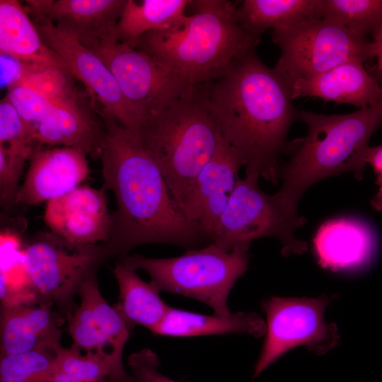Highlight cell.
I'll return each mask as SVG.
<instances>
[{"mask_svg":"<svg viewBox=\"0 0 382 382\" xmlns=\"http://www.w3.org/2000/svg\"><path fill=\"white\" fill-rule=\"evenodd\" d=\"M189 3L188 0H127L115 28L116 38L133 47L142 35L181 21Z\"/></svg>","mask_w":382,"mask_h":382,"instance_id":"25","label":"cell"},{"mask_svg":"<svg viewBox=\"0 0 382 382\" xmlns=\"http://www.w3.org/2000/svg\"><path fill=\"white\" fill-rule=\"evenodd\" d=\"M375 239L364 222L351 218H337L323 223L313 238L318 263L332 271L356 269L372 258Z\"/></svg>","mask_w":382,"mask_h":382,"instance_id":"20","label":"cell"},{"mask_svg":"<svg viewBox=\"0 0 382 382\" xmlns=\"http://www.w3.org/2000/svg\"><path fill=\"white\" fill-rule=\"evenodd\" d=\"M29 128L45 117L57 105L21 86L8 88L6 96Z\"/></svg>","mask_w":382,"mask_h":382,"instance_id":"33","label":"cell"},{"mask_svg":"<svg viewBox=\"0 0 382 382\" xmlns=\"http://www.w3.org/2000/svg\"><path fill=\"white\" fill-rule=\"evenodd\" d=\"M297 117L307 126V135L281 166L282 185L276 192L295 209L306 190L320 180L347 172L362 179L369 141L382 122V100L345 115L299 110Z\"/></svg>","mask_w":382,"mask_h":382,"instance_id":"5","label":"cell"},{"mask_svg":"<svg viewBox=\"0 0 382 382\" xmlns=\"http://www.w3.org/2000/svg\"><path fill=\"white\" fill-rule=\"evenodd\" d=\"M120 289L115 309L132 330L141 325L151 332L160 323L169 306L159 296L160 291L146 283L136 270L119 260L113 270Z\"/></svg>","mask_w":382,"mask_h":382,"instance_id":"24","label":"cell"},{"mask_svg":"<svg viewBox=\"0 0 382 382\" xmlns=\"http://www.w3.org/2000/svg\"><path fill=\"white\" fill-rule=\"evenodd\" d=\"M22 68L21 62L8 59V57L1 54V81L2 84H6L8 88L11 87L17 81Z\"/></svg>","mask_w":382,"mask_h":382,"instance_id":"36","label":"cell"},{"mask_svg":"<svg viewBox=\"0 0 382 382\" xmlns=\"http://www.w3.org/2000/svg\"><path fill=\"white\" fill-rule=\"evenodd\" d=\"M0 146L29 158L36 146L28 124L6 96L0 102Z\"/></svg>","mask_w":382,"mask_h":382,"instance_id":"31","label":"cell"},{"mask_svg":"<svg viewBox=\"0 0 382 382\" xmlns=\"http://www.w3.org/2000/svg\"><path fill=\"white\" fill-rule=\"evenodd\" d=\"M265 332L266 323L253 312L210 316L170 306L160 323L151 331L156 335L174 337L248 334L257 338L265 335Z\"/></svg>","mask_w":382,"mask_h":382,"instance_id":"23","label":"cell"},{"mask_svg":"<svg viewBox=\"0 0 382 382\" xmlns=\"http://www.w3.org/2000/svg\"><path fill=\"white\" fill-rule=\"evenodd\" d=\"M249 248L243 245L226 251L210 243L174 257L128 255L119 260L136 270L146 271L160 292L194 299L209 306L214 314L227 316L231 313L227 306L229 294L248 267Z\"/></svg>","mask_w":382,"mask_h":382,"instance_id":"6","label":"cell"},{"mask_svg":"<svg viewBox=\"0 0 382 382\" xmlns=\"http://www.w3.org/2000/svg\"><path fill=\"white\" fill-rule=\"evenodd\" d=\"M318 6V0H244L236 16L248 33L261 37L270 28L317 17Z\"/></svg>","mask_w":382,"mask_h":382,"instance_id":"26","label":"cell"},{"mask_svg":"<svg viewBox=\"0 0 382 382\" xmlns=\"http://www.w3.org/2000/svg\"><path fill=\"white\" fill-rule=\"evenodd\" d=\"M364 62L352 60L291 87V97L310 96L364 108L382 100V86L364 68Z\"/></svg>","mask_w":382,"mask_h":382,"instance_id":"18","label":"cell"},{"mask_svg":"<svg viewBox=\"0 0 382 382\" xmlns=\"http://www.w3.org/2000/svg\"><path fill=\"white\" fill-rule=\"evenodd\" d=\"M281 54L274 71L289 86L352 60L373 57L371 41L327 18L313 17L272 30Z\"/></svg>","mask_w":382,"mask_h":382,"instance_id":"8","label":"cell"},{"mask_svg":"<svg viewBox=\"0 0 382 382\" xmlns=\"http://www.w3.org/2000/svg\"><path fill=\"white\" fill-rule=\"evenodd\" d=\"M30 285L50 303H65L100 262L110 256L106 243L69 242L52 231L40 232L24 248Z\"/></svg>","mask_w":382,"mask_h":382,"instance_id":"10","label":"cell"},{"mask_svg":"<svg viewBox=\"0 0 382 382\" xmlns=\"http://www.w3.org/2000/svg\"><path fill=\"white\" fill-rule=\"evenodd\" d=\"M45 382H86L62 371H55Z\"/></svg>","mask_w":382,"mask_h":382,"instance_id":"38","label":"cell"},{"mask_svg":"<svg viewBox=\"0 0 382 382\" xmlns=\"http://www.w3.org/2000/svg\"><path fill=\"white\" fill-rule=\"evenodd\" d=\"M135 132L175 203L190 219L197 177L221 138L202 85L191 86L170 105L146 118Z\"/></svg>","mask_w":382,"mask_h":382,"instance_id":"4","label":"cell"},{"mask_svg":"<svg viewBox=\"0 0 382 382\" xmlns=\"http://www.w3.org/2000/svg\"><path fill=\"white\" fill-rule=\"evenodd\" d=\"M334 297L325 294L311 299L273 296L262 301L267 318L265 338L253 379L293 348L306 346L322 355L339 344L337 325L324 319L325 311Z\"/></svg>","mask_w":382,"mask_h":382,"instance_id":"9","label":"cell"},{"mask_svg":"<svg viewBox=\"0 0 382 382\" xmlns=\"http://www.w3.org/2000/svg\"><path fill=\"white\" fill-rule=\"evenodd\" d=\"M317 16L331 19L361 38L382 25V0H318Z\"/></svg>","mask_w":382,"mask_h":382,"instance_id":"28","label":"cell"},{"mask_svg":"<svg viewBox=\"0 0 382 382\" xmlns=\"http://www.w3.org/2000/svg\"><path fill=\"white\" fill-rule=\"evenodd\" d=\"M63 320L50 303L35 301L3 308L1 313V355L27 352L60 345Z\"/></svg>","mask_w":382,"mask_h":382,"instance_id":"19","label":"cell"},{"mask_svg":"<svg viewBox=\"0 0 382 382\" xmlns=\"http://www.w3.org/2000/svg\"><path fill=\"white\" fill-rule=\"evenodd\" d=\"M29 15L44 43L64 62L72 76L83 83L93 104L98 100L103 111L126 128L137 131L144 119L125 98L103 60L65 29L40 16Z\"/></svg>","mask_w":382,"mask_h":382,"instance_id":"12","label":"cell"},{"mask_svg":"<svg viewBox=\"0 0 382 382\" xmlns=\"http://www.w3.org/2000/svg\"><path fill=\"white\" fill-rule=\"evenodd\" d=\"M195 12L175 25L148 32L132 47L146 54L190 86L214 81L260 37L237 21L235 4L226 0L190 1Z\"/></svg>","mask_w":382,"mask_h":382,"instance_id":"3","label":"cell"},{"mask_svg":"<svg viewBox=\"0 0 382 382\" xmlns=\"http://www.w3.org/2000/svg\"><path fill=\"white\" fill-rule=\"evenodd\" d=\"M27 156L0 146V201L3 207L16 203L19 190L18 181L23 173Z\"/></svg>","mask_w":382,"mask_h":382,"instance_id":"32","label":"cell"},{"mask_svg":"<svg viewBox=\"0 0 382 382\" xmlns=\"http://www.w3.org/2000/svg\"><path fill=\"white\" fill-rule=\"evenodd\" d=\"M61 346L1 355L0 382H45L56 371Z\"/></svg>","mask_w":382,"mask_h":382,"instance_id":"29","label":"cell"},{"mask_svg":"<svg viewBox=\"0 0 382 382\" xmlns=\"http://www.w3.org/2000/svg\"><path fill=\"white\" fill-rule=\"evenodd\" d=\"M260 177L251 172L238 178L212 243L231 251L239 245H250L256 239L275 237L282 243L284 256L304 253L307 244L298 239L295 232L306 224V219L285 204L276 193H265L259 185Z\"/></svg>","mask_w":382,"mask_h":382,"instance_id":"7","label":"cell"},{"mask_svg":"<svg viewBox=\"0 0 382 382\" xmlns=\"http://www.w3.org/2000/svg\"><path fill=\"white\" fill-rule=\"evenodd\" d=\"M0 52L22 62L50 65L69 72L44 43L25 7L17 0L0 1Z\"/></svg>","mask_w":382,"mask_h":382,"instance_id":"22","label":"cell"},{"mask_svg":"<svg viewBox=\"0 0 382 382\" xmlns=\"http://www.w3.org/2000/svg\"><path fill=\"white\" fill-rule=\"evenodd\" d=\"M108 382H110V381H109V379H108Z\"/></svg>","mask_w":382,"mask_h":382,"instance_id":"40","label":"cell"},{"mask_svg":"<svg viewBox=\"0 0 382 382\" xmlns=\"http://www.w3.org/2000/svg\"><path fill=\"white\" fill-rule=\"evenodd\" d=\"M127 364L139 382H177L159 371L158 357L151 349L145 348L132 354Z\"/></svg>","mask_w":382,"mask_h":382,"instance_id":"34","label":"cell"},{"mask_svg":"<svg viewBox=\"0 0 382 382\" xmlns=\"http://www.w3.org/2000/svg\"><path fill=\"white\" fill-rule=\"evenodd\" d=\"M366 164L371 166L376 175V183L378 190L371 201L373 209L382 212V145L369 147L365 154Z\"/></svg>","mask_w":382,"mask_h":382,"instance_id":"35","label":"cell"},{"mask_svg":"<svg viewBox=\"0 0 382 382\" xmlns=\"http://www.w3.org/2000/svg\"><path fill=\"white\" fill-rule=\"evenodd\" d=\"M55 368L56 371L86 382L115 380V371L110 360L91 351L81 354V349L73 345L69 348L59 347Z\"/></svg>","mask_w":382,"mask_h":382,"instance_id":"30","label":"cell"},{"mask_svg":"<svg viewBox=\"0 0 382 382\" xmlns=\"http://www.w3.org/2000/svg\"><path fill=\"white\" fill-rule=\"evenodd\" d=\"M86 154L71 147L35 146L16 203L37 205L59 197L80 185L90 173Z\"/></svg>","mask_w":382,"mask_h":382,"instance_id":"15","label":"cell"},{"mask_svg":"<svg viewBox=\"0 0 382 382\" xmlns=\"http://www.w3.org/2000/svg\"><path fill=\"white\" fill-rule=\"evenodd\" d=\"M88 108L56 105L42 120L30 127L37 146L71 147L100 158L105 139L103 121Z\"/></svg>","mask_w":382,"mask_h":382,"instance_id":"21","label":"cell"},{"mask_svg":"<svg viewBox=\"0 0 382 382\" xmlns=\"http://www.w3.org/2000/svg\"><path fill=\"white\" fill-rule=\"evenodd\" d=\"M202 85L221 135L241 156L245 173L277 184L280 156L293 155L303 140L287 139L299 110L291 88L255 50L238 58L220 78Z\"/></svg>","mask_w":382,"mask_h":382,"instance_id":"2","label":"cell"},{"mask_svg":"<svg viewBox=\"0 0 382 382\" xmlns=\"http://www.w3.org/2000/svg\"><path fill=\"white\" fill-rule=\"evenodd\" d=\"M44 221L52 233L77 244L107 243L111 214L106 190L79 185L46 204Z\"/></svg>","mask_w":382,"mask_h":382,"instance_id":"14","label":"cell"},{"mask_svg":"<svg viewBox=\"0 0 382 382\" xmlns=\"http://www.w3.org/2000/svg\"><path fill=\"white\" fill-rule=\"evenodd\" d=\"M88 49L103 60L125 98L144 120L192 86L146 54L120 42L116 36Z\"/></svg>","mask_w":382,"mask_h":382,"instance_id":"11","label":"cell"},{"mask_svg":"<svg viewBox=\"0 0 382 382\" xmlns=\"http://www.w3.org/2000/svg\"><path fill=\"white\" fill-rule=\"evenodd\" d=\"M364 382V381H363Z\"/></svg>","mask_w":382,"mask_h":382,"instance_id":"41","label":"cell"},{"mask_svg":"<svg viewBox=\"0 0 382 382\" xmlns=\"http://www.w3.org/2000/svg\"><path fill=\"white\" fill-rule=\"evenodd\" d=\"M244 166L241 156L221 137L217 149L197 177L189 217L212 238Z\"/></svg>","mask_w":382,"mask_h":382,"instance_id":"17","label":"cell"},{"mask_svg":"<svg viewBox=\"0 0 382 382\" xmlns=\"http://www.w3.org/2000/svg\"><path fill=\"white\" fill-rule=\"evenodd\" d=\"M21 63V74L11 87L25 88L59 106L90 108L75 86L69 72L47 64Z\"/></svg>","mask_w":382,"mask_h":382,"instance_id":"27","label":"cell"},{"mask_svg":"<svg viewBox=\"0 0 382 382\" xmlns=\"http://www.w3.org/2000/svg\"><path fill=\"white\" fill-rule=\"evenodd\" d=\"M105 135L100 158L103 187L115 194L106 243L110 256L122 258L146 243L188 249L211 242L198 221H192L173 199L166 182L137 133L101 111Z\"/></svg>","mask_w":382,"mask_h":382,"instance_id":"1","label":"cell"},{"mask_svg":"<svg viewBox=\"0 0 382 382\" xmlns=\"http://www.w3.org/2000/svg\"><path fill=\"white\" fill-rule=\"evenodd\" d=\"M127 0H28L25 10L65 29L88 48L115 36Z\"/></svg>","mask_w":382,"mask_h":382,"instance_id":"16","label":"cell"},{"mask_svg":"<svg viewBox=\"0 0 382 382\" xmlns=\"http://www.w3.org/2000/svg\"><path fill=\"white\" fill-rule=\"evenodd\" d=\"M372 35L371 51L376 62L369 72L379 82L382 80V25Z\"/></svg>","mask_w":382,"mask_h":382,"instance_id":"37","label":"cell"},{"mask_svg":"<svg viewBox=\"0 0 382 382\" xmlns=\"http://www.w3.org/2000/svg\"><path fill=\"white\" fill-rule=\"evenodd\" d=\"M379 83L382 86V80L379 81Z\"/></svg>","mask_w":382,"mask_h":382,"instance_id":"39","label":"cell"},{"mask_svg":"<svg viewBox=\"0 0 382 382\" xmlns=\"http://www.w3.org/2000/svg\"><path fill=\"white\" fill-rule=\"evenodd\" d=\"M78 291L81 303L67 318L72 345L110 360L115 371L113 382H139L133 375L127 374L122 361L131 330L103 297L93 274L82 282Z\"/></svg>","mask_w":382,"mask_h":382,"instance_id":"13","label":"cell"}]
</instances>
